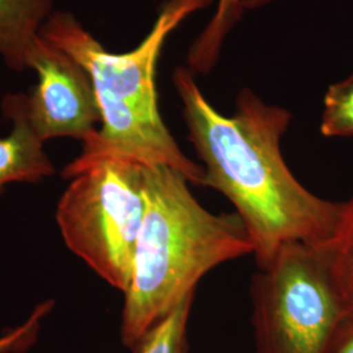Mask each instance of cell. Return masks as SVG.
<instances>
[{"mask_svg": "<svg viewBox=\"0 0 353 353\" xmlns=\"http://www.w3.org/2000/svg\"><path fill=\"white\" fill-rule=\"evenodd\" d=\"M174 84L189 140L202 160L203 186L233 204L252 239L258 268L288 243H327L343 202L316 196L285 164L280 140L290 126V112L243 89L236 113L227 117L207 101L188 70H176Z\"/></svg>", "mask_w": 353, "mask_h": 353, "instance_id": "cell-1", "label": "cell"}, {"mask_svg": "<svg viewBox=\"0 0 353 353\" xmlns=\"http://www.w3.org/2000/svg\"><path fill=\"white\" fill-rule=\"evenodd\" d=\"M212 0H168L151 32L134 50H106L75 14L55 11L41 29V37L65 51L92 79L101 114V127L83 141L71 165L105 157L128 159L144 165H165L202 185V165L183 152L163 121L156 89V68L165 39L190 13Z\"/></svg>", "mask_w": 353, "mask_h": 353, "instance_id": "cell-2", "label": "cell"}, {"mask_svg": "<svg viewBox=\"0 0 353 353\" xmlns=\"http://www.w3.org/2000/svg\"><path fill=\"white\" fill-rule=\"evenodd\" d=\"M144 214L132 276L125 292L121 338L132 350L214 267L254 254L236 214H214L190 181L165 165H143Z\"/></svg>", "mask_w": 353, "mask_h": 353, "instance_id": "cell-3", "label": "cell"}, {"mask_svg": "<svg viewBox=\"0 0 353 353\" xmlns=\"http://www.w3.org/2000/svg\"><path fill=\"white\" fill-rule=\"evenodd\" d=\"M143 165L121 157L67 165L63 176L71 183L57 208L68 249L123 293L145 207Z\"/></svg>", "mask_w": 353, "mask_h": 353, "instance_id": "cell-4", "label": "cell"}, {"mask_svg": "<svg viewBox=\"0 0 353 353\" xmlns=\"http://www.w3.org/2000/svg\"><path fill=\"white\" fill-rule=\"evenodd\" d=\"M250 294L255 353H328L347 316L325 245L283 246Z\"/></svg>", "mask_w": 353, "mask_h": 353, "instance_id": "cell-5", "label": "cell"}, {"mask_svg": "<svg viewBox=\"0 0 353 353\" xmlns=\"http://www.w3.org/2000/svg\"><path fill=\"white\" fill-rule=\"evenodd\" d=\"M26 63L37 74L36 87L24 93L26 118L41 140L88 139L101 114L87 70L41 34Z\"/></svg>", "mask_w": 353, "mask_h": 353, "instance_id": "cell-6", "label": "cell"}, {"mask_svg": "<svg viewBox=\"0 0 353 353\" xmlns=\"http://www.w3.org/2000/svg\"><path fill=\"white\" fill-rule=\"evenodd\" d=\"M3 113L12 121L11 134L0 138V190L12 182H37L55 169L43 143L29 123L24 93L7 94L1 102Z\"/></svg>", "mask_w": 353, "mask_h": 353, "instance_id": "cell-7", "label": "cell"}, {"mask_svg": "<svg viewBox=\"0 0 353 353\" xmlns=\"http://www.w3.org/2000/svg\"><path fill=\"white\" fill-rule=\"evenodd\" d=\"M54 12V0H0V58L10 70H28V54Z\"/></svg>", "mask_w": 353, "mask_h": 353, "instance_id": "cell-8", "label": "cell"}, {"mask_svg": "<svg viewBox=\"0 0 353 353\" xmlns=\"http://www.w3.org/2000/svg\"><path fill=\"white\" fill-rule=\"evenodd\" d=\"M325 249L347 314L353 316V196L343 202L339 224Z\"/></svg>", "mask_w": 353, "mask_h": 353, "instance_id": "cell-9", "label": "cell"}, {"mask_svg": "<svg viewBox=\"0 0 353 353\" xmlns=\"http://www.w3.org/2000/svg\"><path fill=\"white\" fill-rule=\"evenodd\" d=\"M194 294L182 300L164 319L153 326L132 348V352L189 353L188 326Z\"/></svg>", "mask_w": 353, "mask_h": 353, "instance_id": "cell-10", "label": "cell"}, {"mask_svg": "<svg viewBox=\"0 0 353 353\" xmlns=\"http://www.w3.org/2000/svg\"><path fill=\"white\" fill-rule=\"evenodd\" d=\"M242 11L241 0H219L210 24L190 50L189 63L195 71L205 74L214 67L224 38L240 19Z\"/></svg>", "mask_w": 353, "mask_h": 353, "instance_id": "cell-11", "label": "cell"}, {"mask_svg": "<svg viewBox=\"0 0 353 353\" xmlns=\"http://www.w3.org/2000/svg\"><path fill=\"white\" fill-rule=\"evenodd\" d=\"M321 132L328 138H352L353 74L328 88Z\"/></svg>", "mask_w": 353, "mask_h": 353, "instance_id": "cell-12", "label": "cell"}, {"mask_svg": "<svg viewBox=\"0 0 353 353\" xmlns=\"http://www.w3.org/2000/svg\"><path fill=\"white\" fill-rule=\"evenodd\" d=\"M51 303H41L33 314L21 326L0 338V353H20L28 350L36 341L41 319L48 314Z\"/></svg>", "mask_w": 353, "mask_h": 353, "instance_id": "cell-13", "label": "cell"}, {"mask_svg": "<svg viewBox=\"0 0 353 353\" xmlns=\"http://www.w3.org/2000/svg\"><path fill=\"white\" fill-rule=\"evenodd\" d=\"M328 353H353V316H345Z\"/></svg>", "mask_w": 353, "mask_h": 353, "instance_id": "cell-14", "label": "cell"}, {"mask_svg": "<svg viewBox=\"0 0 353 353\" xmlns=\"http://www.w3.org/2000/svg\"><path fill=\"white\" fill-rule=\"evenodd\" d=\"M274 0H241V6L243 10H255L258 7L265 6Z\"/></svg>", "mask_w": 353, "mask_h": 353, "instance_id": "cell-15", "label": "cell"}]
</instances>
